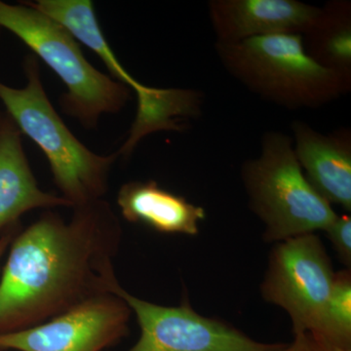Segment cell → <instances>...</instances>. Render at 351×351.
<instances>
[{
    "mask_svg": "<svg viewBox=\"0 0 351 351\" xmlns=\"http://www.w3.org/2000/svg\"><path fill=\"white\" fill-rule=\"evenodd\" d=\"M122 240L107 201L46 211L9 247L0 278V336L24 331L120 287L113 261Z\"/></svg>",
    "mask_w": 351,
    "mask_h": 351,
    "instance_id": "obj_1",
    "label": "cell"
},
{
    "mask_svg": "<svg viewBox=\"0 0 351 351\" xmlns=\"http://www.w3.org/2000/svg\"><path fill=\"white\" fill-rule=\"evenodd\" d=\"M223 69L263 100L289 110L318 108L350 91L351 77L309 56L304 36L274 34L215 43Z\"/></svg>",
    "mask_w": 351,
    "mask_h": 351,
    "instance_id": "obj_2",
    "label": "cell"
},
{
    "mask_svg": "<svg viewBox=\"0 0 351 351\" xmlns=\"http://www.w3.org/2000/svg\"><path fill=\"white\" fill-rule=\"evenodd\" d=\"M24 69L27 83L22 89L0 82V101L6 112L21 133L34 141L45 154L55 184L73 208L104 199L110 170L119 154L100 156L85 147L48 99L36 57L27 56Z\"/></svg>",
    "mask_w": 351,
    "mask_h": 351,
    "instance_id": "obj_3",
    "label": "cell"
},
{
    "mask_svg": "<svg viewBox=\"0 0 351 351\" xmlns=\"http://www.w3.org/2000/svg\"><path fill=\"white\" fill-rule=\"evenodd\" d=\"M0 27L29 46L66 85L60 99L64 114L95 129L103 114H115L131 100L130 89L94 68L63 25L25 4L0 0Z\"/></svg>",
    "mask_w": 351,
    "mask_h": 351,
    "instance_id": "obj_4",
    "label": "cell"
},
{
    "mask_svg": "<svg viewBox=\"0 0 351 351\" xmlns=\"http://www.w3.org/2000/svg\"><path fill=\"white\" fill-rule=\"evenodd\" d=\"M241 179L252 211L265 223V241L325 232L338 217L307 181L292 138L282 132L263 134L260 154L245 161Z\"/></svg>",
    "mask_w": 351,
    "mask_h": 351,
    "instance_id": "obj_5",
    "label": "cell"
},
{
    "mask_svg": "<svg viewBox=\"0 0 351 351\" xmlns=\"http://www.w3.org/2000/svg\"><path fill=\"white\" fill-rule=\"evenodd\" d=\"M337 272L322 241L307 233L278 242L269 255L261 292L288 313L294 335L319 330Z\"/></svg>",
    "mask_w": 351,
    "mask_h": 351,
    "instance_id": "obj_6",
    "label": "cell"
},
{
    "mask_svg": "<svg viewBox=\"0 0 351 351\" xmlns=\"http://www.w3.org/2000/svg\"><path fill=\"white\" fill-rule=\"evenodd\" d=\"M120 295L135 313L140 339L127 351H271L267 345L249 338L232 325L196 313L188 301L179 306L152 304L127 292Z\"/></svg>",
    "mask_w": 351,
    "mask_h": 351,
    "instance_id": "obj_7",
    "label": "cell"
},
{
    "mask_svg": "<svg viewBox=\"0 0 351 351\" xmlns=\"http://www.w3.org/2000/svg\"><path fill=\"white\" fill-rule=\"evenodd\" d=\"M131 315L120 295H99L38 326L2 335L0 351H101L128 336Z\"/></svg>",
    "mask_w": 351,
    "mask_h": 351,
    "instance_id": "obj_8",
    "label": "cell"
},
{
    "mask_svg": "<svg viewBox=\"0 0 351 351\" xmlns=\"http://www.w3.org/2000/svg\"><path fill=\"white\" fill-rule=\"evenodd\" d=\"M208 15L216 43H232L274 34H306L320 7L297 0H211Z\"/></svg>",
    "mask_w": 351,
    "mask_h": 351,
    "instance_id": "obj_9",
    "label": "cell"
},
{
    "mask_svg": "<svg viewBox=\"0 0 351 351\" xmlns=\"http://www.w3.org/2000/svg\"><path fill=\"white\" fill-rule=\"evenodd\" d=\"M293 145L307 181L330 204L351 211V133L323 134L304 121L292 123Z\"/></svg>",
    "mask_w": 351,
    "mask_h": 351,
    "instance_id": "obj_10",
    "label": "cell"
},
{
    "mask_svg": "<svg viewBox=\"0 0 351 351\" xmlns=\"http://www.w3.org/2000/svg\"><path fill=\"white\" fill-rule=\"evenodd\" d=\"M22 133L7 112H0V232L19 223L34 209L73 208L61 195L39 188L25 156Z\"/></svg>",
    "mask_w": 351,
    "mask_h": 351,
    "instance_id": "obj_11",
    "label": "cell"
},
{
    "mask_svg": "<svg viewBox=\"0 0 351 351\" xmlns=\"http://www.w3.org/2000/svg\"><path fill=\"white\" fill-rule=\"evenodd\" d=\"M117 202L126 221L167 234H197L200 221L206 218L202 207L152 180L126 182L119 189Z\"/></svg>",
    "mask_w": 351,
    "mask_h": 351,
    "instance_id": "obj_12",
    "label": "cell"
},
{
    "mask_svg": "<svg viewBox=\"0 0 351 351\" xmlns=\"http://www.w3.org/2000/svg\"><path fill=\"white\" fill-rule=\"evenodd\" d=\"M204 97L198 90L147 88L138 98V110L119 156L128 157L138 143L159 131L182 132L202 112Z\"/></svg>",
    "mask_w": 351,
    "mask_h": 351,
    "instance_id": "obj_13",
    "label": "cell"
},
{
    "mask_svg": "<svg viewBox=\"0 0 351 351\" xmlns=\"http://www.w3.org/2000/svg\"><path fill=\"white\" fill-rule=\"evenodd\" d=\"M309 56L326 68L351 77V10L348 2L321 8L316 24L304 36Z\"/></svg>",
    "mask_w": 351,
    "mask_h": 351,
    "instance_id": "obj_14",
    "label": "cell"
},
{
    "mask_svg": "<svg viewBox=\"0 0 351 351\" xmlns=\"http://www.w3.org/2000/svg\"><path fill=\"white\" fill-rule=\"evenodd\" d=\"M313 336L331 345L351 348V276L337 272L319 330Z\"/></svg>",
    "mask_w": 351,
    "mask_h": 351,
    "instance_id": "obj_15",
    "label": "cell"
},
{
    "mask_svg": "<svg viewBox=\"0 0 351 351\" xmlns=\"http://www.w3.org/2000/svg\"><path fill=\"white\" fill-rule=\"evenodd\" d=\"M328 239L346 267L351 265V218L350 215L337 217L326 230Z\"/></svg>",
    "mask_w": 351,
    "mask_h": 351,
    "instance_id": "obj_16",
    "label": "cell"
},
{
    "mask_svg": "<svg viewBox=\"0 0 351 351\" xmlns=\"http://www.w3.org/2000/svg\"><path fill=\"white\" fill-rule=\"evenodd\" d=\"M294 336V341L291 345H277L271 351H351V348L331 345L316 338L311 332H300Z\"/></svg>",
    "mask_w": 351,
    "mask_h": 351,
    "instance_id": "obj_17",
    "label": "cell"
},
{
    "mask_svg": "<svg viewBox=\"0 0 351 351\" xmlns=\"http://www.w3.org/2000/svg\"><path fill=\"white\" fill-rule=\"evenodd\" d=\"M19 230L20 225L18 223V225L10 226V228L2 232L1 237H0V263H1L2 258L4 257L9 247H10L14 237Z\"/></svg>",
    "mask_w": 351,
    "mask_h": 351,
    "instance_id": "obj_18",
    "label": "cell"
},
{
    "mask_svg": "<svg viewBox=\"0 0 351 351\" xmlns=\"http://www.w3.org/2000/svg\"><path fill=\"white\" fill-rule=\"evenodd\" d=\"M0 29H1V27H0Z\"/></svg>",
    "mask_w": 351,
    "mask_h": 351,
    "instance_id": "obj_19",
    "label": "cell"
}]
</instances>
